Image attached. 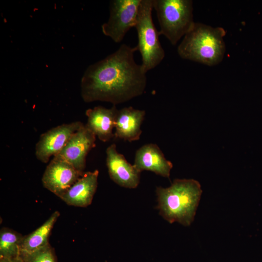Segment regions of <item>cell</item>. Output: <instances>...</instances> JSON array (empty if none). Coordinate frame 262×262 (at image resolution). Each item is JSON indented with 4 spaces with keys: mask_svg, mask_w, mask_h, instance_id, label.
Returning <instances> with one entry per match:
<instances>
[{
    "mask_svg": "<svg viewBox=\"0 0 262 262\" xmlns=\"http://www.w3.org/2000/svg\"><path fill=\"white\" fill-rule=\"evenodd\" d=\"M137 51L136 46L123 44L104 59L90 65L81 82L83 101L116 105L142 95L146 88L147 73L134 60Z\"/></svg>",
    "mask_w": 262,
    "mask_h": 262,
    "instance_id": "1",
    "label": "cell"
},
{
    "mask_svg": "<svg viewBox=\"0 0 262 262\" xmlns=\"http://www.w3.org/2000/svg\"><path fill=\"white\" fill-rule=\"evenodd\" d=\"M82 175L68 162L55 156L46 168L41 180L45 188L60 197Z\"/></svg>",
    "mask_w": 262,
    "mask_h": 262,
    "instance_id": "8",
    "label": "cell"
},
{
    "mask_svg": "<svg viewBox=\"0 0 262 262\" xmlns=\"http://www.w3.org/2000/svg\"><path fill=\"white\" fill-rule=\"evenodd\" d=\"M23 262H57L54 249L49 244L30 254L20 256Z\"/></svg>",
    "mask_w": 262,
    "mask_h": 262,
    "instance_id": "17",
    "label": "cell"
},
{
    "mask_svg": "<svg viewBox=\"0 0 262 262\" xmlns=\"http://www.w3.org/2000/svg\"><path fill=\"white\" fill-rule=\"evenodd\" d=\"M106 153V165L111 179L120 186L136 188L140 182L141 172L117 152L115 144L107 147Z\"/></svg>",
    "mask_w": 262,
    "mask_h": 262,
    "instance_id": "10",
    "label": "cell"
},
{
    "mask_svg": "<svg viewBox=\"0 0 262 262\" xmlns=\"http://www.w3.org/2000/svg\"><path fill=\"white\" fill-rule=\"evenodd\" d=\"M153 9V0H141L135 26L138 36L136 46L141 55V65L146 73L158 66L165 57L159 31L152 20Z\"/></svg>",
    "mask_w": 262,
    "mask_h": 262,
    "instance_id": "5",
    "label": "cell"
},
{
    "mask_svg": "<svg viewBox=\"0 0 262 262\" xmlns=\"http://www.w3.org/2000/svg\"><path fill=\"white\" fill-rule=\"evenodd\" d=\"M133 165L140 172L150 171L167 178L173 167L159 147L152 143L144 145L136 151Z\"/></svg>",
    "mask_w": 262,
    "mask_h": 262,
    "instance_id": "11",
    "label": "cell"
},
{
    "mask_svg": "<svg viewBox=\"0 0 262 262\" xmlns=\"http://www.w3.org/2000/svg\"><path fill=\"white\" fill-rule=\"evenodd\" d=\"M158 20L160 35H164L172 45L191 29L195 22L191 0H153Z\"/></svg>",
    "mask_w": 262,
    "mask_h": 262,
    "instance_id": "4",
    "label": "cell"
},
{
    "mask_svg": "<svg viewBox=\"0 0 262 262\" xmlns=\"http://www.w3.org/2000/svg\"><path fill=\"white\" fill-rule=\"evenodd\" d=\"M83 124L80 121L65 123L42 134L35 146L37 159L47 163L51 157L55 156L62 151L73 134Z\"/></svg>",
    "mask_w": 262,
    "mask_h": 262,
    "instance_id": "7",
    "label": "cell"
},
{
    "mask_svg": "<svg viewBox=\"0 0 262 262\" xmlns=\"http://www.w3.org/2000/svg\"><path fill=\"white\" fill-rule=\"evenodd\" d=\"M20 233L3 228L0 231V260L20 257V244L23 238Z\"/></svg>",
    "mask_w": 262,
    "mask_h": 262,
    "instance_id": "16",
    "label": "cell"
},
{
    "mask_svg": "<svg viewBox=\"0 0 262 262\" xmlns=\"http://www.w3.org/2000/svg\"><path fill=\"white\" fill-rule=\"evenodd\" d=\"M59 216L60 213L55 211L41 226L23 237L20 244V256L33 253L49 244V236Z\"/></svg>",
    "mask_w": 262,
    "mask_h": 262,
    "instance_id": "15",
    "label": "cell"
},
{
    "mask_svg": "<svg viewBox=\"0 0 262 262\" xmlns=\"http://www.w3.org/2000/svg\"><path fill=\"white\" fill-rule=\"evenodd\" d=\"M199 182L194 179H175L167 188L157 187L158 208L169 223L189 226L194 220L202 195Z\"/></svg>",
    "mask_w": 262,
    "mask_h": 262,
    "instance_id": "2",
    "label": "cell"
},
{
    "mask_svg": "<svg viewBox=\"0 0 262 262\" xmlns=\"http://www.w3.org/2000/svg\"><path fill=\"white\" fill-rule=\"evenodd\" d=\"M146 112L131 106L118 110L115 122L114 137L129 142L140 139L142 132L141 127Z\"/></svg>",
    "mask_w": 262,
    "mask_h": 262,
    "instance_id": "13",
    "label": "cell"
},
{
    "mask_svg": "<svg viewBox=\"0 0 262 262\" xmlns=\"http://www.w3.org/2000/svg\"><path fill=\"white\" fill-rule=\"evenodd\" d=\"M141 0H113L110 2V16L101 26L103 33L120 43L128 32L135 27Z\"/></svg>",
    "mask_w": 262,
    "mask_h": 262,
    "instance_id": "6",
    "label": "cell"
},
{
    "mask_svg": "<svg viewBox=\"0 0 262 262\" xmlns=\"http://www.w3.org/2000/svg\"><path fill=\"white\" fill-rule=\"evenodd\" d=\"M226 33L222 27L195 22L178 46V53L183 59L208 66L217 65L225 55Z\"/></svg>",
    "mask_w": 262,
    "mask_h": 262,
    "instance_id": "3",
    "label": "cell"
},
{
    "mask_svg": "<svg viewBox=\"0 0 262 262\" xmlns=\"http://www.w3.org/2000/svg\"><path fill=\"white\" fill-rule=\"evenodd\" d=\"M98 171L86 172L61 196L70 206L86 207L92 203L98 186Z\"/></svg>",
    "mask_w": 262,
    "mask_h": 262,
    "instance_id": "12",
    "label": "cell"
},
{
    "mask_svg": "<svg viewBox=\"0 0 262 262\" xmlns=\"http://www.w3.org/2000/svg\"><path fill=\"white\" fill-rule=\"evenodd\" d=\"M0 262H23V261L20 257L13 259L0 260Z\"/></svg>",
    "mask_w": 262,
    "mask_h": 262,
    "instance_id": "18",
    "label": "cell"
},
{
    "mask_svg": "<svg viewBox=\"0 0 262 262\" xmlns=\"http://www.w3.org/2000/svg\"><path fill=\"white\" fill-rule=\"evenodd\" d=\"M118 109L115 105L106 108L98 106L86 111L85 125L101 141L106 142L114 137L113 131Z\"/></svg>",
    "mask_w": 262,
    "mask_h": 262,
    "instance_id": "14",
    "label": "cell"
},
{
    "mask_svg": "<svg viewBox=\"0 0 262 262\" xmlns=\"http://www.w3.org/2000/svg\"><path fill=\"white\" fill-rule=\"evenodd\" d=\"M96 135L83 124L56 156L63 158L83 174L86 158L90 150L96 146Z\"/></svg>",
    "mask_w": 262,
    "mask_h": 262,
    "instance_id": "9",
    "label": "cell"
}]
</instances>
